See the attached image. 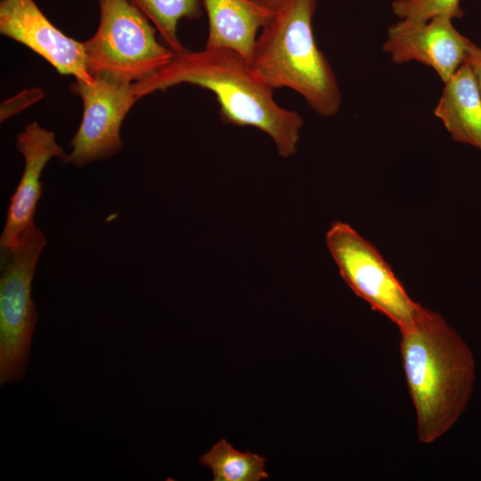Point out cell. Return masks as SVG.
Returning <instances> with one entry per match:
<instances>
[{"label":"cell","mask_w":481,"mask_h":481,"mask_svg":"<svg viewBox=\"0 0 481 481\" xmlns=\"http://www.w3.org/2000/svg\"><path fill=\"white\" fill-rule=\"evenodd\" d=\"M180 84L211 91L224 123L261 130L283 158L296 153L304 119L297 111L280 106L273 90L237 53L206 46L197 52L185 49L149 78L134 83L133 90L140 99Z\"/></svg>","instance_id":"obj_1"},{"label":"cell","mask_w":481,"mask_h":481,"mask_svg":"<svg viewBox=\"0 0 481 481\" xmlns=\"http://www.w3.org/2000/svg\"><path fill=\"white\" fill-rule=\"evenodd\" d=\"M401 333L400 354L419 441L436 442L465 411L475 363L470 350L441 314L428 308Z\"/></svg>","instance_id":"obj_2"},{"label":"cell","mask_w":481,"mask_h":481,"mask_svg":"<svg viewBox=\"0 0 481 481\" xmlns=\"http://www.w3.org/2000/svg\"><path fill=\"white\" fill-rule=\"evenodd\" d=\"M316 0H282L257 38L250 65L273 90L300 94L318 115H336L342 96L335 73L316 45Z\"/></svg>","instance_id":"obj_3"},{"label":"cell","mask_w":481,"mask_h":481,"mask_svg":"<svg viewBox=\"0 0 481 481\" xmlns=\"http://www.w3.org/2000/svg\"><path fill=\"white\" fill-rule=\"evenodd\" d=\"M98 4L97 30L83 42L93 78L134 84L170 62L175 53L159 43L156 29L131 0H98Z\"/></svg>","instance_id":"obj_4"},{"label":"cell","mask_w":481,"mask_h":481,"mask_svg":"<svg viewBox=\"0 0 481 481\" xmlns=\"http://www.w3.org/2000/svg\"><path fill=\"white\" fill-rule=\"evenodd\" d=\"M45 238L35 224L4 256L0 277V384L21 380L28 359L37 312L31 287Z\"/></svg>","instance_id":"obj_5"},{"label":"cell","mask_w":481,"mask_h":481,"mask_svg":"<svg viewBox=\"0 0 481 481\" xmlns=\"http://www.w3.org/2000/svg\"><path fill=\"white\" fill-rule=\"evenodd\" d=\"M325 242L352 291L399 330L411 325L421 314L425 307L409 296L378 249L351 225L335 221L326 233Z\"/></svg>","instance_id":"obj_6"},{"label":"cell","mask_w":481,"mask_h":481,"mask_svg":"<svg viewBox=\"0 0 481 481\" xmlns=\"http://www.w3.org/2000/svg\"><path fill=\"white\" fill-rule=\"evenodd\" d=\"M70 90L82 100L83 115L64 162L80 167L120 151L122 122L139 100L133 83L105 77L90 81L76 78Z\"/></svg>","instance_id":"obj_7"},{"label":"cell","mask_w":481,"mask_h":481,"mask_svg":"<svg viewBox=\"0 0 481 481\" xmlns=\"http://www.w3.org/2000/svg\"><path fill=\"white\" fill-rule=\"evenodd\" d=\"M0 33L42 56L59 74L93 80L83 42L58 29L34 0H1Z\"/></svg>","instance_id":"obj_8"},{"label":"cell","mask_w":481,"mask_h":481,"mask_svg":"<svg viewBox=\"0 0 481 481\" xmlns=\"http://www.w3.org/2000/svg\"><path fill=\"white\" fill-rule=\"evenodd\" d=\"M470 43L451 18L436 16L424 23L399 20L390 25L382 48L393 62H420L445 83L464 62Z\"/></svg>","instance_id":"obj_9"},{"label":"cell","mask_w":481,"mask_h":481,"mask_svg":"<svg viewBox=\"0 0 481 481\" xmlns=\"http://www.w3.org/2000/svg\"><path fill=\"white\" fill-rule=\"evenodd\" d=\"M16 145L24 158V169L12 194L0 247L6 255L19 241L23 232L34 223L37 204L42 195V172L53 158L65 161L67 155L53 132L37 122L28 124L17 135Z\"/></svg>","instance_id":"obj_10"},{"label":"cell","mask_w":481,"mask_h":481,"mask_svg":"<svg viewBox=\"0 0 481 481\" xmlns=\"http://www.w3.org/2000/svg\"><path fill=\"white\" fill-rule=\"evenodd\" d=\"M208 20L205 46L233 51L251 61L257 32L273 17L257 0H201Z\"/></svg>","instance_id":"obj_11"},{"label":"cell","mask_w":481,"mask_h":481,"mask_svg":"<svg viewBox=\"0 0 481 481\" xmlns=\"http://www.w3.org/2000/svg\"><path fill=\"white\" fill-rule=\"evenodd\" d=\"M434 110L455 142L481 151V96L472 69L464 61L446 81Z\"/></svg>","instance_id":"obj_12"},{"label":"cell","mask_w":481,"mask_h":481,"mask_svg":"<svg viewBox=\"0 0 481 481\" xmlns=\"http://www.w3.org/2000/svg\"><path fill=\"white\" fill-rule=\"evenodd\" d=\"M199 462L209 469L214 481H260L268 479L265 458L251 452L236 450L221 439L203 454Z\"/></svg>","instance_id":"obj_13"},{"label":"cell","mask_w":481,"mask_h":481,"mask_svg":"<svg viewBox=\"0 0 481 481\" xmlns=\"http://www.w3.org/2000/svg\"><path fill=\"white\" fill-rule=\"evenodd\" d=\"M154 24L163 39L175 53L184 48L177 36L179 20L201 16V0H131Z\"/></svg>","instance_id":"obj_14"},{"label":"cell","mask_w":481,"mask_h":481,"mask_svg":"<svg viewBox=\"0 0 481 481\" xmlns=\"http://www.w3.org/2000/svg\"><path fill=\"white\" fill-rule=\"evenodd\" d=\"M461 0H394L391 3L393 13L411 23H424L436 16L461 19L464 12Z\"/></svg>","instance_id":"obj_15"},{"label":"cell","mask_w":481,"mask_h":481,"mask_svg":"<svg viewBox=\"0 0 481 481\" xmlns=\"http://www.w3.org/2000/svg\"><path fill=\"white\" fill-rule=\"evenodd\" d=\"M44 96V91L41 88L35 87L24 89L12 97L6 99L1 103L0 107L1 122L29 108Z\"/></svg>","instance_id":"obj_16"},{"label":"cell","mask_w":481,"mask_h":481,"mask_svg":"<svg viewBox=\"0 0 481 481\" xmlns=\"http://www.w3.org/2000/svg\"><path fill=\"white\" fill-rule=\"evenodd\" d=\"M464 61H467L473 70L481 96V48L471 42Z\"/></svg>","instance_id":"obj_17"},{"label":"cell","mask_w":481,"mask_h":481,"mask_svg":"<svg viewBox=\"0 0 481 481\" xmlns=\"http://www.w3.org/2000/svg\"><path fill=\"white\" fill-rule=\"evenodd\" d=\"M257 1L273 10H276L282 2V0H257Z\"/></svg>","instance_id":"obj_18"}]
</instances>
